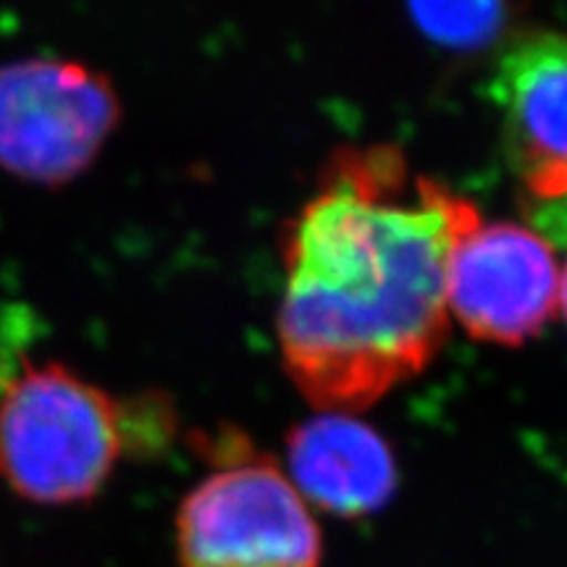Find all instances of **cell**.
<instances>
[{"mask_svg": "<svg viewBox=\"0 0 567 567\" xmlns=\"http://www.w3.org/2000/svg\"><path fill=\"white\" fill-rule=\"evenodd\" d=\"M176 555L182 567H318L321 530L279 467L243 460L184 496Z\"/></svg>", "mask_w": 567, "mask_h": 567, "instance_id": "cell-4", "label": "cell"}, {"mask_svg": "<svg viewBox=\"0 0 567 567\" xmlns=\"http://www.w3.org/2000/svg\"><path fill=\"white\" fill-rule=\"evenodd\" d=\"M559 279L551 245L530 226L481 221L450 258L446 308L473 339L517 347L555 316Z\"/></svg>", "mask_w": 567, "mask_h": 567, "instance_id": "cell-6", "label": "cell"}, {"mask_svg": "<svg viewBox=\"0 0 567 567\" xmlns=\"http://www.w3.org/2000/svg\"><path fill=\"white\" fill-rule=\"evenodd\" d=\"M410 11L421 30L444 45H478L499 30L505 17L499 3H421Z\"/></svg>", "mask_w": 567, "mask_h": 567, "instance_id": "cell-8", "label": "cell"}, {"mask_svg": "<svg viewBox=\"0 0 567 567\" xmlns=\"http://www.w3.org/2000/svg\"><path fill=\"white\" fill-rule=\"evenodd\" d=\"M478 208L400 147H339L284 247V365L323 413H358L423 371L450 323L446 271Z\"/></svg>", "mask_w": 567, "mask_h": 567, "instance_id": "cell-1", "label": "cell"}, {"mask_svg": "<svg viewBox=\"0 0 567 567\" xmlns=\"http://www.w3.org/2000/svg\"><path fill=\"white\" fill-rule=\"evenodd\" d=\"M118 122V92L90 63L59 55L0 63V168L21 182H74Z\"/></svg>", "mask_w": 567, "mask_h": 567, "instance_id": "cell-3", "label": "cell"}, {"mask_svg": "<svg viewBox=\"0 0 567 567\" xmlns=\"http://www.w3.org/2000/svg\"><path fill=\"white\" fill-rule=\"evenodd\" d=\"M559 305H563V310H565V318H567V266H565V274H563V279H559Z\"/></svg>", "mask_w": 567, "mask_h": 567, "instance_id": "cell-9", "label": "cell"}, {"mask_svg": "<svg viewBox=\"0 0 567 567\" xmlns=\"http://www.w3.org/2000/svg\"><path fill=\"white\" fill-rule=\"evenodd\" d=\"M126 408L69 365L21 354L0 373V478L30 505L95 499L122 460Z\"/></svg>", "mask_w": 567, "mask_h": 567, "instance_id": "cell-2", "label": "cell"}, {"mask_svg": "<svg viewBox=\"0 0 567 567\" xmlns=\"http://www.w3.org/2000/svg\"><path fill=\"white\" fill-rule=\"evenodd\" d=\"M289 471L302 499L342 517L373 513L396 488L389 444L371 425L344 413L297 425L289 436Z\"/></svg>", "mask_w": 567, "mask_h": 567, "instance_id": "cell-7", "label": "cell"}, {"mask_svg": "<svg viewBox=\"0 0 567 567\" xmlns=\"http://www.w3.org/2000/svg\"><path fill=\"white\" fill-rule=\"evenodd\" d=\"M488 95L502 113L523 216L538 237L567 247V34L530 32L509 42Z\"/></svg>", "mask_w": 567, "mask_h": 567, "instance_id": "cell-5", "label": "cell"}]
</instances>
